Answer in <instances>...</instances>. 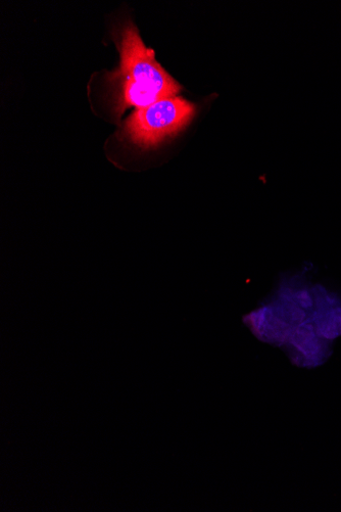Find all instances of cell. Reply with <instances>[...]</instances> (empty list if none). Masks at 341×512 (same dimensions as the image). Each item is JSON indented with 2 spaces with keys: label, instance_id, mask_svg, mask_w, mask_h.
Returning <instances> with one entry per match:
<instances>
[{
  "label": "cell",
  "instance_id": "277c9868",
  "mask_svg": "<svg viewBox=\"0 0 341 512\" xmlns=\"http://www.w3.org/2000/svg\"><path fill=\"white\" fill-rule=\"evenodd\" d=\"M314 310L310 316L318 334L333 342L341 337V296L318 285L312 287Z\"/></svg>",
  "mask_w": 341,
  "mask_h": 512
},
{
  "label": "cell",
  "instance_id": "3957f363",
  "mask_svg": "<svg viewBox=\"0 0 341 512\" xmlns=\"http://www.w3.org/2000/svg\"><path fill=\"white\" fill-rule=\"evenodd\" d=\"M284 349L292 363L306 369L323 365L332 353L331 342L318 334L311 318L292 331Z\"/></svg>",
  "mask_w": 341,
  "mask_h": 512
},
{
  "label": "cell",
  "instance_id": "5b68a950",
  "mask_svg": "<svg viewBox=\"0 0 341 512\" xmlns=\"http://www.w3.org/2000/svg\"><path fill=\"white\" fill-rule=\"evenodd\" d=\"M243 321L260 341L277 347H284L295 329L269 303L252 311Z\"/></svg>",
  "mask_w": 341,
  "mask_h": 512
},
{
  "label": "cell",
  "instance_id": "6da1fadb",
  "mask_svg": "<svg viewBox=\"0 0 341 512\" xmlns=\"http://www.w3.org/2000/svg\"><path fill=\"white\" fill-rule=\"evenodd\" d=\"M119 46L121 66L116 78L121 81V112L128 107L139 110L178 95L180 85L156 61L155 52L145 48L134 26L124 29Z\"/></svg>",
  "mask_w": 341,
  "mask_h": 512
},
{
  "label": "cell",
  "instance_id": "7a4b0ae2",
  "mask_svg": "<svg viewBox=\"0 0 341 512\" xmlns=\"http://www.w3.org/2000/svg\"><path fill=\"white\" fill-rule=\"evenodd\" d=\"M196 114V107L178 98L161 100L136 110L126 126L130 141L145 150L159 146L182 130Z\"/></svg>",
  "mask_w": 341,
  "mask_h": 512
}]
</instances>
